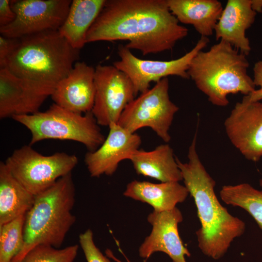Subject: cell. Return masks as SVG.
<instances>
[{"instance_id": "cell-10", "label": "cell", "mask_w": 262, "mask_h": 262, "mask_svg": "<svg viewBox=\"0 0 262 262\" xmlns=\"http://www.w3.org/2000/svg\"><path fill=\"white\" fill-rule=\"evenodd\" d=\"M71 0H10L16 17L11 24L0 27L1 35L20 38L49 31H58L64 23Z\"/></svg>"}, {"instance_id": "cell-9", "label": "cell", "mask_w": 262, "mask_h": 262, "mask_svg": "<svg viewBox=\"0 0 262 262\" xmlns=\"http://www.w3.org/2000/svg\"><path fill=\"white\" fill-rule=\"evenodd\" d=\"M207 37L201 36L194 48L180 57L169 61L144 60L137 57L125 46L120 45L118 54L120 59L113 66L131 80L135 97L149 89L152 82H158L169 76L189 79L188 70L196 55L209 42Z\"/></svg>"}, {"instance_id": "cell-32", "label": "cell", "mask_w": 262, "mask_h": 262, "mask_svg": "<svg viewBox=\"0 0 262 262\" xmlns=\"http://www.w3.org/2000/svg\"><path fill=\"white\" fill-rule=\"evenodd\" d=\"M106 255L107 257L111 258L112 259L114 260L115 262H122L119 259H118L117 258H116L114 255L113 254V252L111 251V250L109 249H107L105 251Z\"/></svg>"}, {"instance_id": "cell-16", "label": "cell", "mask_w": 262, "mask_h": 262, "mask_svg": "<svg viewBox=\"0 0 262 262\" xmlns=\"http://www.w3.org/2000/svg\"><path fill=\"white\" fill-rule=\"evenodd\" d=\"M95 68L84 62H76L52 94L54 103L77 114L91 112L95 95Z\"/></svg>"}, {"instance_id": "cell-6", "label": "cell", "mask_w": 262, "mask_h": 262, "mask_svg": "<svg viewBox=\"0 0 262 262\" xmlns=\"http://www.w3.org/2000/svg\"><path fill=\"white\" fill-rule=\"evenodd\" d=\"M31 132L30 145L46 139L71 140L83 144L89 151L96 150L105 138L91 112L75 113L53 103L44 112L12 117Z\"/></svg>"}, {"instance_id": "cell-31", "label": "cell", "mask_w": 262, "mask_h": 262, "mask_svg": "<svg viewBox=\"0 0 262 262\" xmlns=\"http://www.w3.org/2000/svg\"><path fill=\"white\" fill-rule=\"evenodd\" d=\"M251 5L256 13H262V0H251Z\"/></svg>"}, {"instance_id": "cell-26", "label": "cell", "mask_w": 262, "mask_h": 262, "mask_svg": "<svg viewBox=\"0 0 262 262\" xmlns=\"http://www.w3.org/2000/svg\"><path fill=\"white\" fill-rule=\"evenodd\" d=\"M79 242L87 262H112L96 246L91 229H87L81 233L79 236Z\"/></svg>"}, {"instance_id": "cell-27", "label": "cell", "mask_w": 262, "mask_h": 262, "mask_svg": "<svg viewBox=\"0 0 262 262\" xmlns=\"http://www.w3.org/2000/svg\"><path fill=\"white\" fill-rule=\"evenodd\" d=\"M18 38L0 36V68L4 66L6 61L16 48Z\"/></svg>"}, {"instance_id": "cell-12", "label": "cell", "mask_w": 262, "mask_h": 262, "mask_svg": "<svg viewBox=\"0 0 262 262\" xmlns=\"http://www.w3.org/2000/svg\"><path fill=\"white\" fill-rule=\"evenodd\" d=\"M224 127L231 143L247 160L262 158V102L244 96L225 119Z\"/></svg>"}, {"instance_id": "cell-2", "label": "cell", "mask_w": 262, "mask_h": 262, "mask_svg": "<svg viewBox=\"0 0 262 262\" xmlns=\"http://www.w3.org/2000/svg\"><path fill=\"white\" fill-rule=\"evenodd\" d=\"M197 130L188 151V162L176 157L184 186L193 197L201 227L196 232L198 246L206 256L222 258L234 240L246 230L242 220L232 215L220 203L215 192V181L201 162L196 149Z\"/></svg>"}, {"instance_id": "cell-21", "label": "cell", "mask_w": 262, "mask_h": 262, "mask_svg": "<svg viewBox=\"0 0 262 262\" xmlns=\"http://www.w3.org/2000/svg\"><path fill=\"white\" fill-rule=\"evenodd\" d=\"M35 197L15 178L5 162H0V226L26 214Z\"/></svg>"}, {"instance_id": "cell-23", "label": "cell", "mask_w": 262, "mask_h": 262, "mask_svg": "<svg viewBox=\"0 0 262 262\" xmlns=\"http://www.w3.org/2000/svg\"><path fill=\"white\" fill-rule=\"evenodd\" d=\"M220 196L226 204L246 211L262 230V190L247 183L226 185L222 187Z\"/></svg>"}, {"instance_id": "cell-24", "label": "cell", "mask_w": 262, "mask_h": 262, "mask_svg": "<svg viewBox=\"0 0 262 262\" xmlns=\"http://www.w3.org/2000/svg\"><path fill=\"white\" fill-rule=\"evenodd\" d=\"M25 216L0 226V262H12L22 248Z\"/></svg>"}, {"instance_id": "cell-8", "label": "cell", "mask_w": 262, "mask_h": 262, "mask_svg": "<svg viewBox=\"0 0 262 262\" xmlns=\"http://www.w3.org/2000/svg\"><path fill=\"white\" fill-rule=\"evenodd\" d=\"M167 78L156 82L151 88L140 94L130 102L122 112L117 123L132 133L151 128L164 142L171 140L169 133L179 108L170 99Z\"/></svg>"}, {"instance_id": "cell-11", "label": "cell", "mask_w": 262, "mask_h": 262, "mask_svg": "<svg viewBox=\"0 0 262 262\" xmlns=\"http://www.w3.org/2000/svg\"><path fill=\"white\" fill-rule=\"evenodd\" d=\"M94 83L91 112L98 124L108 127L117 123L126 107L135 98L131 80L114 66L98 65L95 68Z\"/></svg>"}, {"instance_id": "cell-29", "label": "cell", "mask_w": 262, "mask_h": 262, "mask_svg": "<svg viewBox=\"0 0 262 262\" xmlns=\"http://www.w3.org/2000/svg\"><path fill=\"white\" fill-rule=\"evenodd\" d=\"M253 82L255 86L262 88V60L256 62L253 67Z\"/></svg>"}, {"instance_id": "cell-28", "label": "cell", "mask_w": 262, "mask_h": 262, "mask_svg": "<svg viewBox=\"0 0 262 262\" xmlns=\"http://www.w3.org/2000/svg\"><path fill=\"white\" fill-rule=\"evenodd\" d=\"M16 15L9 0H0V27L6 26L15 19Z\"/></svg>"}, {"instance_id": "cell-4", "label": "cell", "mask_w": 262, "mask_h": 262, "mask_svg": "<svg viewBox=\"0 0 262 262\" xmlns=\"http://www.w3.org/2000/svg\"><path fill=\"white\" fill-rule=\"evenodd\" d=\"M246 56L229 43L220 40L207 51H200L188 70L189 78L213 105L225 107L229 94L247 96L256 89L247 74Z\"/></svg>"}, {"instance_id": "cell-18", "label": "cell", "mask_w": 262, "mask_h": 262, "mask_svg": "<svg viewBox=\"0 0 262 262\" xmlns=\"http://www.w3.org/2000/svg\"><path fill=\"white\" fill-rule=\"evenodd\" d=\"M138 175L161 182H179L183 180L173 150L168 144H161L154 149L137 150L130 160Z\"/></svg>"}, {"instance_id": "cell-33", "label": "cell", "mask_w": 262, "mask_h": 262, "mask_svg": "<svg viewBox=\"0 0 262 262\" xmlns=\"http://www.w3.org/2000/svg\"><path fill=\"white\" fill-rule=\"evenodd\" d=\"M260 185L262 187V179L260 180Z\"/></svg>"}, {"instance_id": "cell-13", "label": "cell", "mask_w": 262, "mask_h": 262, "mask_svg": "<svg viewBox=\"0 0 262 262\" xmlns=\"http://www.w3.org/2000/svg\"><path fill=\"white\" fill-rule=\"evenodd\" d=\"M109 131L102 144L95 150L88 151L84 162L92 177L103 175L111 176L117 170L119 164L130 160L141 144V137L113 123L109 126Z\"/></svg>"}, {"instance_id": "cell-22", "label": "cell", "mask_w": 262, "mask_h": 262, "mask_svg": "<svg viewBox=\"0 0 262 262\" xmlns=\"http://www.w3.org/2000/svg\"><path fill=\"white\" fill-rule=\"evenodd\" d=\"M105 0H72L67 16L58 31L74 48L80 50L87 43V33Z\"/></svg>"}, {"instance_id": "cell-17", "label": "cell", "mask_w": 262, "mask_h": 262, "mask_svg": "<svg viewBox=\"0 0 262 262\" xmlns=\"http://www.w3.org/2000/svg\"><path fill=\"white\" fill-rule=\"evenodd\" d=\"M256 15L251 0H228L214 29L216 39L229 43L247 56L251 49L246 32L254 23Z\"/></svg>"}, {"instance_id": "cell-5", "label": "cell", "mask_w": 262, "mask_h": 262, "mask_svg": "<svg viewBox=\"0 0 262 262\" xmlns=\"http://www.w3.org/2000/svg\"><path fill=\"white\" fill-rule=\"evenodd\" d=\"M75 202L72 173L35 196L25 216L23 247L12 262H21L30 250L39 245L60 248L76 222L72 212Z\"/></svg>"}, {"instance_id": "cell-1", "label": "cell", "mask_w": 262, "mask_h": 262, "mask_svg": "<svg viewBox=\"0 0 262 262\" xmlns=\"http://www.w3.org/2000/svg\"><path fill=\"white\" fill-rule=\"evenodd\" d=\"M188 33L167 0H106L86 43L126 40V48L146 55L172 49Z\"/></svg>"}, {"instance_id": "cell-3", "label": "cell", "mask_w": 262, "mask_h": 262, "mask_svg": "<svg viewBox=\"0 0 262 262\" xmlns=\"http://www.w3.org/2000/svg\"><path fill=\"white\" fill-rule=\"evenodd\" d=\"M58 31L18 38L3 68L15 76L53 92L71 71L79 56Z\"/></svg>"}, {"instance_id": "cell-15", "label": "cell", "mask_w": 262, "mask_h": 262, "mask_svg": "<svg viewBox=\"0 0 262 262\" xmlns=\"http://www.w3.org/2000/svg\"><path fill=\"white\" fill-rule=\"evenodd\" d=\"M52 93L0 68V118L32 114Z\"/></svg>"}, {"instance_id": "cell-30", "label": "cell", "mask_w": 262, "mask_h": 262, "mask_svg": "<svg viewBox=\"0 0 262 262\" xmlns=\"http://www.w3.org/2000/svg\"><path fill=\"white\" fill-rule=\"evenodd\" d=\"M246 96L250 101H260L262 100V88L255 89L249 95Z\"/></svg>"}, {"instance_id": "cell-20", "label": "cell", "mask_w": 262, "mask_h": 262, "mask_svg": "<svg viewBox=\"0 0 262 262\" xmlns=\"http://www.w3.org/2000/svg\"><path fill=\"white\" fill-rule=\"evenodd\" d=\"M169 10L179 22L192 25L201 36L214 32L223 8L217 0H167Z\"/></svg>"}, {"instance_id": "cell-19", "label": "cell", "mask_w": 262, "mask_h": 262, "mask_svg": "<svg viewBox=\"0 0 262 262\" xmlns=\"http://www.w3.org/2000/svg\"><path fill=\"white\" fill-rule=\"evenodd\" d=\"M189 194L186 187L179 182L154 183L136 180L129 183L123 193L126 197L148 204L157 212L173 209L184 201Z\"/></svg>"}, {"instance_id": "cell-7", "label": "cell", "mask_w": 262, "mask_h": 262, "mask_svg": "<svg viewBox=\"0 0 262 262\" xmlns=\"http://www.w3.org/2000/svg\"><path fill=\"white\" fill-rule=\"evenodd\" d=\"M4 162L15 178L36 196L71 173L78 159L65 152L43 155L26 145L14 150Z\"/></svg>"}, {"instance_id": "cell-25", "label": "cell", "mask_w": 262, "mask_h": 262, "mask_svg": "<svg viewBox=\"0 0 262 262\" xmlns=\"http://www.w3.org/2000/svg\"><path fill=\"white\" fill-rule=\"evenodd\" d=\"M78 248L76 244L63 248L39 245L30 250L21 262H74Z\"/></svg>"}, {"instance_id": "cell-14", "label": "cell", "mask_w": 262, "mask_h": 262, "mask_svg": "<svg viewBox=\"0 0 262 262\" xmlns=\"http://www.w3.org/2000/svg\"><path fill=\"white\" fill-rule=\"evenodd\" d=\"M183 220L180 211L172 210L157 212L153 211L147 216L152 231L139 247V256L148 259L156 252L166 254L173 262H186L185 256L191 253L184 246L179 235L178 225Z\"/></svg>"}]
</instances>
